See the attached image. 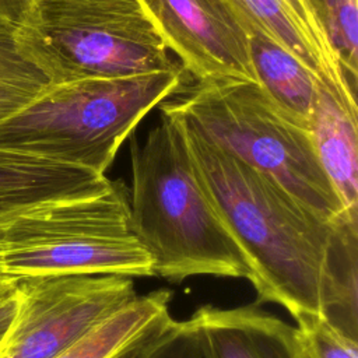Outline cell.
Segmentation results:
<instances>
[{"instance_id":"obj_1","label":"cell","mask_w":358,"mask_h":358,"mask_svg":"<svg viewBox=\"0 0 358 358\" xmlns=\"http://www.w3.org/2000/svg\"><path fill=\"white\" fill-rule=\"evenodd\" d=\"M183 126L197 171L243 253L257 302L278 303L294 319L320 316L323 264L337 225L268 175Z\"/></svg>"},{"instance_id":"obj_2","label":"cell","mask_w":358,"mask_h":358,"mask_svg":"<svg viewBox=\"0 0 358 358\" xmlns=\"http://www.w3.org/2000/svg\"><path fill=\"white\" fill-rule=\"evenodd\" d=\"M130 224L154 275L248 278L243 253L217 210L180 119L162 115L143 143H130Z\"/></svg>"},{"instance_id":"obj_3","label":"cell","mask_w":358,"mask_h":358,"mask_svg":"<svg viewBox=\"0 0 358 358\" xmlns=\"http://www.w3.org/2000/svg\"><path fill=\"white\" fill-rule=\"evenodd\" d=\"M208 143L262 171L326 222H352L319 161L310 129L256 83L190 81L158 105Z\"/></svg>"},{"instance_id":"obj_4","label":"cell","mask_w":358,"mask_h":358,"mask_svg":"<svg viewBox=\"0 0 358 358\" xmlns=\"http://www.w3.org/2000/svg\"><path fill=\"white\" fill-rule=\"evenodd\" d=\"M0 274L154 275L131 229L127 186L110 179L96 192L0 213Z\"/></svg>"},{"instance_id":"obj_5","label":"cell","mask_w":358,"mask_h":358,"mask_svg":"<svg viewBox=\"0 0 358 358\" xmlns=\"http://www.w3.org/2000/svg\"><path fill=\"white\" fill-rule=\"evenodd\" d=\"M183 67L50 84L0 123V150L84 166L101 175L145 115L182 90Z\"/></svg>"},{"instance_id":"obj_6","label":"cell","mask_w":358,"mask_h":358,"mask_svg":"<svg viewBox=\"0 0 358 358\" xmlns=\"http://www.w3.org/2000/svg\"><path fill=\"white\" fill-rule=\"evenodd\" d=\"M18 41L50 84L182 67L140 0H35Z\"/></svg>"},{"instance_id":"obj_7","label":"cell","mask_w":358,"mask_h":358,"mask_svg":"<svg viewBox=\"0 0 358 358\" xmlns=\"http://www.w3.org/2000/svg\"><path fill=\"white\" fill-rule=\"evenodd\" d=\"M18 313L0 358H53L131 302V277L67 274L18 278Z\"/></svg>"},{"instance_id":"obj_8","label":"cell","mask_w":358,"mask_h":358,"mask_svg":"<svg viewBox=\"0 0 358 358\" xmlns=\"http://www.w3.org/2000/svg\"><path fill=\"white\" fill-rule=\"evenodd\" d=\"M169 52L194 81L257 83L249 34L225 0H140Z\"/></svg>"},{"instance_id":"obj_9","label":"cell","mask_w":358,"mask_h":358,"mask_svg":"<svg viewBox=\"0 0 358 358\" xmlns=\"http://www.w3.org/2000/svg\"><path fill=\"white\" fill-rule=\"evenodd\" d=\"M208 358H306L296 326L260 309L204 305L193 313Z\"/></svg>"},{"instance_id":"obj_10","label":"cell","mask_w":358,"mask_h":358,"mask_svg":"<svg viewBox=\"0 0 358 358\" xmlns=\"http://www.w3.org/2000/svg\"><path fill=\"white\" fill-rule=\"evenodd\" d=\"M358 106L319 85L310 124L315 148L347 217L358 222Z\"/></svg>"},{"instance_id":"obj_11","label":"cell","mask_w":358,"mask_h":358,"mask_svg":"<svg viewBox=\"0 0 358 358\" xmlns=\"http://www.w3.org/2000/svg\"><path fill=\"white\" fill-rule=\"evenodd\" d=\"M109 178L92 169L0 150V213L45 200L103 189Z\"/></svg>"},{"instance_id":"obj_12","label":"cell","mask_w":358,"mask_h":358,"mask_svg":"<svg viewBox=\"0 0 358 358\" xmlns=\"http://www.w3.org/2000/svg\"><path fill=\"white\" fill-rule=\"evenodd\" d=\"M249 36L260 32L282 46L337 95L357 105V94L350 88L344 71L326 59L313 39L288 8L284 0H225Z\"/></svg>"},{"instance_id":"obj_13","label":"cell","mask_w":358,"mask_h":358,"mask_svg":"<svg viewBox=\"0 0 358 358\" xmlns=\"http://www.w3.org/2000/svg\"><path fill=\"white\" fill-rule=\"evenodd\" d=\"M166 289L137 295L53 358H126L169 316Z\"/></svg>"},{"instance_id":"obj_14","label":"cell","mask_w":358,"mask_h":358,"mask_svg":"<svg viewBox=\"0 0 358 358\" xmlns=\"http://www.w3.org/2000/svg\"><path fill=\"white\" fill-rule=\"evenodd\" d=\"M249 52L259 85L310 129L322 78L260 32L249 36Z\"/></svg>"},{"instance_id":"obj_15","label":"cell","mask_w":358,"mask_h":358,"mask_svg":"<svg viewBox=\"0 0 358 358\" xmlns=\"http://www.w3.org/2000/svg\"><path fill=\"white\" fill-rule=\"evenodd\" d=\"M320 317L358 340V224L334 229L322 273Z\"/></svg>"},{"instance_id":"obj_16","label":"cell","mask_w":358,"mask_h":358,"mask_svg":"<svg viewBox=\"0 0 358 358\" xmlns=\"http://www.w3.org/2000/svg\"><path fill=\"white\" fill-rule=\"evenodd\" d=\"M49 85L48 77L22 50L18 25L0 18V123L28 106Z\"/></svg>"},{"instance_id":"obj_17","label":"cell","mask_w":358,"mask_h":358,"mask_svg":"<svg viewBox=\"0 0 358 358\" xmlns=\"http://www.w3.org/2000/svg\"><path fill=\"white\" fill-rule=\"evenodd\" d=\"M326 32L350 88L357 94L358 0H319Z\"/></svg>"},{"instance_id":"obj_18","label":"cell","mask_w":358,"mask_h":358,"mask_svg":"<svg viewBox=\"0 0 358 358\" xmlns=\"http://www.w3.org/2000/svg\"><path fill=\"white\" fill-rule=\"evenodd\" d=\"M126 358H208L193 317H169L141 341Z\"/></svg>"},{"instance_id":"obj_19","label":"cell","mask_w":358,"mask_h":358,"mask_svg":"<svg viewBox=\"0 0 358 358\" xmlns=\"http://www.w3.org/2000/svg\"><path fill=\"white\" fill-rule=\"evenodd\" d=\"M306 358H358V340H354L323 317L312 313L295 317Z\"/></svg>"},{"instance_id":"obj_20","label":"cell","mask_w":358,"mask_h":358,"mask_svg":"<svg viewBox=\"0 0 358 358\" xmlns=\"http://www.w3.org/2000/svg\"><path fill=\"white\" fill-rule=\"evenodd\" d=\"M284 3L294 13L326 59L343 70L337 53L329 41L319 0H284Z\"/></svg>"},{"instance_id":"obj_21","label":"cell","mask_w":358,"mask_h":358,"mask_svg":"<svg viewBox=\"0 0 358 358\" xmlns=\"http://www.w3.org/2000/svg\"><path fill=\"white\" fill-rule=\"evenodd\" d=\"M35 0H0V18L21 25Z\"/></svg>"},{"instance_id":"obj_22","label":"cell","mask_w":358,"mask_h":358,"mask_svg":"<svg viewBox=\"0 0 358 358\" xmlns=\"http://www.w3.org/2000/svg\"><path fill=\"white\" fill-rule=\"evenodd\" d=\"M18 296L15 291L0 302V348L4 344L8 333L11 331V327L15 322L17 313H18Z\"/></svg>"},{"instance_id":"obj_23","label":"cell","mask_w":358,"mask_h":358,"mask_svg":"<svg viewBox=\"0 0 358 358\" xmlns=\"http://www.w3.org/2000/svg\"><path fill=\"white\" fill-rule=\"evenodd\" d=\"M17 280L0 274V302L8 298L15 291Z\"/></svg>"}]
</instances>
